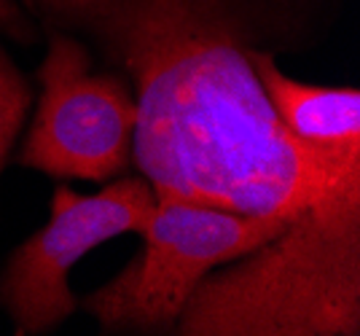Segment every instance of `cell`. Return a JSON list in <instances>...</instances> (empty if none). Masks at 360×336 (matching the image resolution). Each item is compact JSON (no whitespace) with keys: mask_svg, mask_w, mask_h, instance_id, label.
<instances>
[{"mask_svg":"<svg viewBox=\"0 0 360 336\" xmlns=\"http://www.w3.org/2000/svg\"><path fill=\"white\" fill-rule=\"evenodd\" d=\"M89 32L137 86L132 153L156 197L288 218L360 178L288 132L245 54L234 0H30Z\"/></svg>","mask_w":360,"mask_h":336,"instance_id":"obj_1","label":"cell"},{"mask_svg":"<svg viewBox=\"0 0 360 336\" xmlns=\"http://www.w3.org/2000/svg\"><path fill=\"white\" fill-rule=\"evenodd\" d=\"M183 336H358L360 178L290 215L266 243L199 280Z\"/></svg>","mask_w":360,"mask_h":336,"instance_id":"obj_2","label":"cell"},{"mask_svg":"<svg viewBox=\"0 0 360 336\" xmlns=\"http://www.w3.org/2000/svg\"><path fill=\"white\" fill-rule=\"evenodd\" d=\"M288 218L229 213L191 199L156 197L143 229L146 250L94 290L86 309L105 331L172 328L202 277L266 243Z\"/></svg>","mask_w":360,"mask_h":336,"instance_id":"obj_3","label":"cell"},{"mask_svg":"<svg viewBox=\"0 0 360 336\" xmlns=\"http://www.w3.org/2000/svg\"><path fill=\"white\" fill-rule=\"evenodd\" d=\"M44 94L22 164L54 178L108 181L127 167L137 105L113 76H91L89 54L54 35L41 67Z\"/></svg>","mask_w":360,"mask_h":336,"instance_id":"obj_4","label":"cell"},{"mask_svg":"<svg viewBox=\"0 0 360 336\" xmlns=\"http://www.w3.org/2000/svg\"><path fill=\"white\" fill-rule=\"evenodd\" d=\"M153 207L156 194L143 178H124L91 197L60 186L51 221L16 247L0 280V302L16 334H41L65 321L75 309L68 285L75 261L124 231H143Z\"/></svg>","mask_w":360,"mask_h":336,"instance_id":"obj_5","label":"cell"},{"mask_svg":"<svg viewBox=\"0 0 360 336\" xmlns=\"http://www.w3.org/2000/svg\"><path fill=\"white\" fill-rule=\"evenodd\" d=\"M271 110L293 138L326 156H360V92L299 84L274 65L266 51L248 46Z\"/></svg>","mask_w":360,"mask_h":336,"instance_id":"obj_6","label":"cell"},{"mask_svg":"<svg viewBox=\"0 0 360 336\" xmlns=\"http://www.w3.org/2000/svg\"><path fill=\"white\" fill-rule=\"evenodd\" d=\"M30 103V89L19 78L11 62L0 54V167L3 159L16 138V129L25 119V110Z\"/></svg>","mask_w":360,"mask_h":336,"instance_id":"obj_7","label":"cell"},{"mask_svg":"<svg viewBox=\"0 0 360 336\" xmlns=\"http://www.w3.org/2000/svg\"><path fill=\"white\" fill-rule=\"evenodd\" d=\"M0 27H6L14 35L25 32V19L19 16V8H16L14 0H0Z\"/></svg>","mask_w":360,"mask_h":336,"instance_id":"obj_8","label":"cell"}]
</instances>
